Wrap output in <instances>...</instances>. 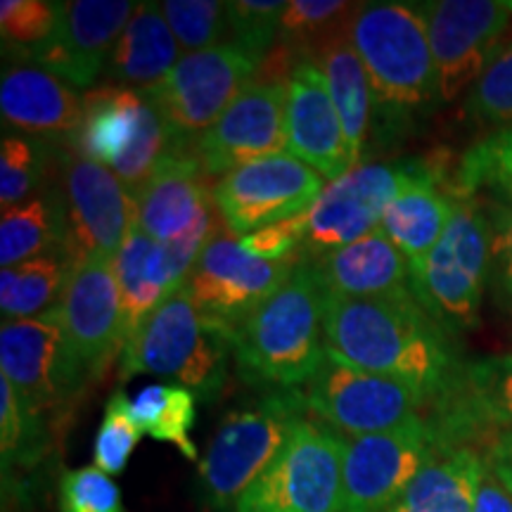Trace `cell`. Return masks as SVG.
Masks as SVG:
<instances>
[{
	"label": "cell",
	"instance_id": "39",
	"mask_svg": "<svg viewBox=\"0 0 512 512\" xmlns=\"http://www.w3.org/2000/svg\"><path fill=\"white\" fill-rule=\"evenodd\" d=\"M164 17L176 41L188 53H200L226 43L228 3L219 0H164Z\"/></svg>",
	"mask_w": 512,
	"mask_h": 512
},
{
	"label": "cell",
	"instance_id": "47",
	"mask_svg": "<svg viewBox=\"0 0 512 512\" xmlns=\"http://www.w3.org/2000/svg\"><path fill=\"white\" fill-rule=\"evenodd\" d=\"M472 512H512V494L489 470L477 486L475 510Z\"/></svg>",
	"mask_w": 512,
	"mask_h": 512
},
{
	"label": "cell",
	"instance_id": "27",
	"mask_svg": "<svg viewBox=\"0 0 512 512\" xmlns=\"http://www.w3.org/2000/svg\"><path fill=\"white\" fill-rule=\"evenodd\" d=\"M114 271L124 311V347L136 335L145 318L181 290V283L171 268L169 252L162 242L152 240L143 228L133 226L119 254L114 256Z\"/></svg>",
	"mask_w": 512,
	"mask_h": 512
},
{
	"label": "cell",
	"instance_id": "3",
	"mask_svg": "<svg viewBox=\"0 0 512 512\" xmlns=\"http://www.w3.org/2000/svg\"><path fill=\"white\" fill-rule=\"evenodd\" d=\"M240 377L266 389H299L318 373L325 347V290L311 264H297L287 283L230 335Z\"/></svg>",
	"mask_w": 512,
	"mask_h": 512
},
{
	"label": "cell",
	"instance_id": "46",
	"mask_svg": "<svg viewBox=\"0 0 512 512\" xmlns=\"http://www.w3.org/2000/svg\"><path fill=\"white\" fill-rule=\"evenodd\" d=\"M482 456L486 470L512 494V430L491 437Z\"/></svg>",
	"mask_w": 512,
	"mask_h": 512
},
{
	"label": "cell",
	"instance_id": "7",
	"mask_svg": "<svg viewBox=\"0 0 512 512\" xmlns=\"http://www.w3.org/2000/svg\"><path fill=\"white\" fill-rule=\"evenodd\" d=\"M64 325V401H72L110 370L124 351V311L110 256H86L74 266L60 299Z\"/></svg>",
	"mask_w": 512,
	"mask_h": 512
},
{
	"label": "cell",
	"instance_id": "26",
	"mask_svg": "<svg viewBox=\"0 0 512 512\" xmlns=\"http://www.w3.org/2000/svg\"><path fill=\"white\" fill-rule=\"evenodd\" d=\"M181 43L166 22L162 3H138L114 48L107 76L121 88L145 93L181 62Z\"/></svg>",
	"mask_w": 512,
	"mask_h": 512
},
{
	"label": "cell",
	"instance_id": "20",
	"mask_svg": "<svg viewBox=\"0 0 512 512\" xmlns=\"http://www.w3.org/2000/svg\"><path fill=\"white\" fill-rule=\"evenodd\" d=\"M432 425L446 451L465 448L486 430H512V354L484 356L465 363L456 387L434 403Z\"/></svg>",
	"mask_w": 512,
	"mask_h": 512
},
{
	"label": "cell",
	"instance_id": "18",
	"mask_svg": "<svg viewBox=\"0 0 512 512\" xmlns=\"http://www.w3.org/2000/svg\"><path fill=\"white\" fill-rule=\"evenodd\" d=\"M138 3L128 0H72L60 3L55 34L27 64L55 74L74 91H86L110 67L117 41ZM93 91V88H91Z\"/></svg>",
	"mask_w": 512,
	"mask_h": 512
},
{
	"label": "cell",
	"instance_id": "22",
	"mask_svg": "<svg viewBox=\"0 0 512 512\" xmlns=\"http://www.w3.org/2000/svg\"><path fill=\"white\" fill-rule=\"evenodd\" d=\"M195 150L176 152L136 195V223L157 242L181 240L216 209L214 185Z\"/></svg>",
	"mask_w": 512,
	"mask_h": 512
},
{
	"label": "cell",
	"instance_id": "43",
	"mask_svg": "<svg viewBox=\"0 0 512 512\" xmlns=\"http://www.w3.org/2000/svg\"><path fill=\"white\" fill-rule=\"evenodd\" d=\"M60 512H126V508L117 482L93 465L64 472Z\"/></svg>",
	"mask_w": 512,
	"mask_h": 512
},
{
	"label": "cell",
	"instance_id": "23",
	"mask_svg": "<svg viewBox=\"0 0 512 512\" xmlns=\"http://www.w3.org/2000/svg\"><path fill=\"white\" fill-rule=\"evenodd\" d=\"M306 264L313 266L328 297L373 299L413 294L411 261L382 230Z\"/></svg>",
	"mask_w": 512,
	"mask_h": 512
},
{
	"label": "cell",
	"instance_id": "36",
	"mask_svg": "<svg viewBox=\"0 0 512 512\" xmlns=\"http://www.w3.org/2000/svg\"><path fill=\"white\" fill-rule=\"evenodd\" d=\"M456 195H489L491 202L512 207V126L494 131L472 145L460 159Z\"/></svg>",
	"mask_w": 512,
	"mask_h": 512
},
{
	"label": "cell",
	"instance_id": "8",
	"mask_svg": "<svg viewBox=\"0 0 512 512\" xmlns=\"http://www.w3.org/2000/svg\"><path fill=\"white\" fill-rule=\"evenodd\" d=\"M347 439L306 415L233 512H342Z\"/></svg>",
	"mask_w": 512,
	"mask_h": 512
},
{
	"label": "cell",
	"instance_id": "40",
	"mask_svg": "<svg viewBox=\"0 0 512 512\" xmlns=\"http://www.w3.org/2000/svg\"><path fill=\"white\" fill-rule=\"evenodd\" d=\"M283 0H233L228 3V43L247 50L261 64L273 53L280 36Z\"/></svg>",
	"mask_w": 512,
	"mask_h": 512
},
{
	"label": "cell",
	"instance_id": "10",
	"mask_svg": "<svg viewBox=\"0 0 512 512\" xmlns=\"http://www.w3.org/2000/svg\"><path fill=\"white\" fill-rule=\"evenodd\" d=\"M441 453L446 448L422 413L394 430L347 439L342 512H387Z\"/></svg>",
	"mask_w": 512,
	"mask_h": 512
},
{
	"label": "cell",
	"instance_id": "33",
	"mask_svg": "<svg viewBox=\"0 0 512 512\" xmlns=\"http://www.w3.org/2000/svg\"><path fill=\"white\" fill-rule=\"evenodd\" d=\"M128 415L147 437L174 444L185 458L197 460V446L190 439L197 418V396L178 384L157 382L128 396Z\"/></svg>",
	"mask_w": 512,
	"mask_h": 512
},
{
	"label": "cell",
	"instance_id": "6",
	"mask_svg": "<svg viewBox=\"0 0 512 512\" xmlns=\"http://www.w3.org/2000/svg\"><path fill=\"white\" fill-rule=\"evenodd\" d=\"M491 273L489 211L477 197L458 195L456 214L441 240L418 264H411L415 299L446 330H470Z\"/></svg>",
	"mask_w": 512,
	"mask_h": 512
},
{
	"label": "cell",
	"instance_id": "1",
	"mask_svg": "<svg viewBox=\"0 0 512 512\" xmlns=\"http://www.w3.org/2000/svg\"><path fill=\"white\" fill-rule=\"evenodd\" d=\"M325 347L339 361L392 377L434 406L456 387L458 361L448 330L415 294L347 299L325 294Z\"/></svg>",
	"mask_w": 512,
	"mask_h": 512
},
{
	"label": "cell",
	"instance_id": "30",
	"mask_svg": "<svg viewBox=\"0 0 512 512\" xmlns=\"http://www.w3.org/2000/svg\"><path fill=\"white\" fill-rule=\"evenodd\" d=\"M484 472L482 453L453 448L432 460L387 512H472Z\"/></svg>",
	"mask_w": 512,
	"mask_h": 512
},
{
	"label": "cell",
	"instance_id": "45",
	"mask_svg": "<svg viewBox=\"0 0 512 512\" xmlns=\"http://www.w3.org/2000/svg\"><path fill=\"white\" fill-rule=\"evenodd\" d=\"M491 273L489 283L496 302L512 313V207L491 202Z\"/></svg>",
	"mask_w": 512,
	"mask_h": 512
},
{
	"label": "cell",
	"instance_id": "19",
	"mask_svg": "<svg viewBox=\"0 0 512 512\" xmlns=\"http://www.w3.org/2000/svg\"><path fill=\"white\" fill-rule=\"evenodd\" d=\"M285 136L287 152L325 181H337L354 166L328 81L313 60L297 62L287 76Z\"/></svg>",
	"mask_w": 512,
	"mask_h": 512
},
{
	"label": "cell",
	"instance_id": "34",
	"mask_svg": "<svg viewBox=\"0 0 512 512\" xmlns=\"http://www.w3.org/2000/svg\"><path fill=\"white\" fill-rule=\"evenodd\" d=\"M358 3L347 0H290L280 19L278 48L294 60H316L320 50L347 34Z\"/></svg>",
	"mask_w": 512,
	"mask_h": 512
},
{
	"label": "cell",
	"instance_id": "41",
	"mask_svg": "<svg viewBox=\"0 0 512 512\" xmlns=\"http://www.w3.org/2000/svg\"><path fill=\"white\" fill-rule=\"evenodd\" d=\"M465 114L496 131L512 126V41L498 50L465 100Z\"/></svg>",
	"mask_w": 512,
	"mask_h": 512
},
{
	"label": "cell",
	"instance_id": "4",
	"mask_svg": "<svg viewBox=\"0 0 512 512\" xmlns=\"http://www.w3.org/2000/svg\"><path fill=\"white\" fill-rule=\"evenodd\" d=\"M230 337L211 328L185 285L157 306L121 351V382L138 375L162 377L214 401L228 380Z\"/></svg>",
	"mask_w": 512,
	"mask_h": 512
},
{
	"label": "cell",
	"instance_id": "11",
	"mask_svg": "<svg viewBox=\"0 0 512 512\" xmlns=\"http://www.w3.org/2000/svg\"><path fill=\"white\" fill-rule=\"evenodd\" d=\"M297 264L302 261L256 259L223 226L197 256L185 290L211 328L230 337L242 320L287 283Z\"/></svg>",
	"mask_w": 512,
	"mask_h": 512
},
{
	"label": "cell",
	"instance_id": "31",
	"mask_svg": "<svg viewBox=\"0 0 512 512\" xmlns=\"http://www.w3.org/2000/svg\"><path fill=\"white\" fill-rule=\"evenodd\" d=\"M69 219L64 192L43 188L27 202L3 211L0 221V264H24L67 245Z\"/></svg>",
	"mask_w": 512,
	"mask_h": 512
},
{
	"label": "cell",
	"instance_id": "15",
	"mask_svg": "<svg viewBox=\"0 0 512 512\" xmlns=\"http://www.w3.org/2000/svg\"><path fill=\"white\" fill-rule=\"evenodd\" d=\"M437 67L439 102H451L477 83L501 50L512 3L501 0H430L418 3Z\"/></svg>",
	"mask_w": 512,
	"mask_h": 512
},
{
	"label": "cell",
	"instance_id": "9",
	"mask_svg": "<svg viewBox=\"0 0 512 512\" xmlns=\"http://www.w3.org/2000/svg\"><path fill=\"white\" fill-rule=\"evenodd\" d=\"M437 171L439 164L427 157L351 166L342 178L325 185L323 195L306 211L309 235L302 249V261H313L380 230L384 209L408 185Z\"/></svg>",
	"mask_w": 512,
	"mask_h": 512
},
{
	"label": "cell",
	"instance_id": "42",
	"mask_svg": "<svg viewBox=\"0 0 512 512\" xmlns=\"http://www.w3.org/2000/svg\"><path fill=\"white\" fill-rule=\"evenodd\" d=\"M128 396L124 392H114L105 406V415L95 434V467L107 475H121L126 470L131 453L136 451L143 432L138 430V425L128 415L126 408Z\"/></svg>",
	"mask_w": 512,
	"mask_h": 512
},
{
	"label": "cell",
	"instance_id": "17",
	"mask_svg": "<svg viewBox=\"0 0 512 512\" xmlns=\"http://www.w3.org/2000/svg\"><path fill=\"white\" fill-rule=\"evenodd\" d=\"M287 79L264 74L230 102L221 119L192 143L211 178L226 176L254 159L287 152Z\"/></svg>",
	"mask_w": 512,
	"mask_h": 512
},
{
	"label": "cell",
	"instance_id": "28",
	"mask_svg": "<svg viewBox=\"0 0 512 512\" xmlns=\"http://www.w3.org/2000/svg\"><path fill=\"white\" fill-rule=\"evenodd\" d=\"M444 183L441 171L420 178L384 209L380 230L411 264L432 252L456 214L458 195Z\"/></svg>",
	"mask_w": 512,
	"mask_h": 512
},
{
	"label": "cell",
	"instance_id": "44",
	"mask_svg": "<svg viewBox=\"0 0 512 512\" xmlns=\"http://www.w3.org/2000/svg\"><path fill=\"white\" fill-rule=\"evenodd\" d=\"M306 235H309V219H306V214H299V216H292V219L271 223V226L254 230V233H249L240 240V245L245 247V252L256 256V259L302 261Z\"/></svg>",
	"mask_w": 512,
	"mask_h": 512
},
{
	"label": "cell",
	"instance_id": "29",
	"mask_svg": "<svg viewBox=\"0 0 512 512\" xmlns=\"http://www.w3.org/2000/svg\"><path fill=\"white\" fill-rule=\"evenodd\" d=\"M313 62L318 64L328 81V91L337 107L339 121H342L351 162L354 166L363 164L370 128L375 124V100L368 72L349 31L320 50Z\"/></svg>",
	"mask_w": 512,
	"mask_h": 512
},
{
	"label": "cell",
	"instance_id": "12",
	"mask_svg": "<svg viewBox=\"0 0 512 512\" xmlns=\"http://www.w3.org/2000/svg\"><path fill=\"white\" fill-rule=\"evenodd\" d=\"M299 392L309 415L349 439L394 430L427 406L408 384L349 366L330 351Z\"/></svg>",
	"mask_w": 512,
	"mask_h": 512
},
{
	"label": "cell",
	"instance_id": "21",
	"mask_svg": "<svg viewBox=\"0 0 512 512\" xmlns=\"http://www.w3.org/2000/svg\"><path fill=\"white\" fill-rule=\"evenodd\" d=\"M0 368L31 411L46 415L64 408V325L60 304L27 320H3Z\"/></svg>",
	"mask_w": 512,
	"mask_h": 512
},
{
	"label": "cell",
	"instance_id": "14",
	"mask_svg": "<svg viewBox=\"0 0 512 512\" xmlns=\"http://www.w3.org/2000/svg\"><path fill=\"white\" fill-rule=\"evenodd\" d=\"M259 69L256 57L226 41L200 53H185L171 74L145 95L178 136L195 143L221 119Z\"/></svg>",
	"mask_w": 512,
	"mask_h": 512
},
{
	"label": "cell",
	"instance_id": "5",
	"mask_svg": "<svg viewBox=\"0 0 512 512\" xmlns=\"http://www.w3.org/2000/svg\"><path fill=\"white\" fill-rule=\"evenodd\" d=\"M306 415L299 389H273L228 413L197 467V494L204 508L233 512Z\"/></svg>",
	"mask_w": 512,
	"mask_h": 512
},
{
	"label": "cell",
	"instance_id": "38",
	"mask_svg": "<svg viewBox=\"0 0 512 512\" xmlns=\"http://www.w3.org/2000/svg\"><path fill=\"white\" fill-rule=\"evenodd\" d=\"M60 19V3L48 0H3L0 3V34L5 53L31 60L50 36L55 34Z\"/></svg>",
	"mask_w": 512,
	"mask_h": 512
},
{
	"label": "cell",
	"instance_id": "25",
	"mask_svg": "<svg viewBox=\"0 0 512 512\" xmlns=\"http://www.w3.org/2000/svg\"><path fill=\"white\" fill-rule=\"evenodd\" d=\"M145 100V93L131 88H93L81 98L79 124L64 145L88 162L114 169L136 143Z\"/></svg>",
	"mask_w": 512,
	"mask_h": 512
},
{
	"label": "cell",
	"instance_id": "35",
	"mask_svg": "<svg viewBox=\"0 0 512 512\" xmlns=\"http://www.w3.org/2000/svg\"><path fill=\"white\" fill-rule=\"evenodd\" d=\"M50 451L46 415L31 411L19 399L8 377H0V456L3 479L15 477L17 470H34Z\"/></svg>",
	"mask_w": 512,
	"mask_h": 512
},
{
	"label": "cell",
	"instance_id": "37",
	"mask_svg": "<svg viewBox=\"0 0 512 512\" xmlns=\"http://www.w3.org/2000/svg\"><path fill=\"white\" fill-rule=\"evenodd\" d=\"M53 143L34 136H5L0 145V207L8 211L27 202L41 188Z\"/></svg>",
	"mask_w": 512,
	"mask_h": 512
},
{
	"label": "cell",
	"instance_id": "2",
	"mask_svg": "<svg viewBox=\"0 0 512 512\" xmlns=\"http://www.w3.org/2000/svg\"><path fill=\"white\" fill-rule=\"evenodd\" d=\"M349 34L373 86L375 126L389 143L439 102L425 17L418 3H358Z\"/></svg>",
	"mask_w": 512,
	"mask_h": 512
},
{
	"label": "cell",
	"instance_id": "24",
	"mask_svg": "<svg viewBox=\"0 0 512 512\" xmlns=\"http://www.w3.org/2000/svg\"><path fill=\"white\" fill-rule=\"evenodd\" d=\"M5 126L34 138H67L79 124L81 98L55 74L36 64H12L0 81Z\"/></svg>",
	"mask_w": 512,
	"mask_h": 512
},
{
	"label": "cell",
	"instance_id": "16",
	"mask_svg": "<svg viewBox=\"0 0 512 512\" xmlns=\"http://www.w3.org/2000/svg\"><path fill=\"white\" fill-rule=\"evenodd\" d=\"M67 202V252L79 264L86 256L119 254L136 226V197L107 166L74 155L69 147L57 152Z\"/></svg>",
	"mask_w": 512,
	"mask_h": 512
},
{
	"label": "cell",
	"instance_id": "32",
	"mask_svg": "<svg viewBox=\"0 0 512 512\" xmlns=\"http://www.w3.org/2000/svg\"><path fill=\"white\" fill-rule=\"evenodd\" d=\"M76 261L67 247L36 256L0 271V313L3 320H27L60 304Z\"/></svg>",
	"mask_w": 512,
	"mask_h": 512
},
{
	"label": "cell",
	"instance_id": "13",
	"mask_svg": "<svg viewBox=\"0 0 512 512\" xmlns=\"http://www.w3.org/2000/svg\"><path fill=\"white\" fill-rule=\"evenodd\" d=\"M323 190L325 178L316 169L280 152L216 178L214 204L228 233L242 240L271 223L306 214Z\"/></svg>",
	"mask_w": 512,
	"mask_h": 512
}]
</instances>
